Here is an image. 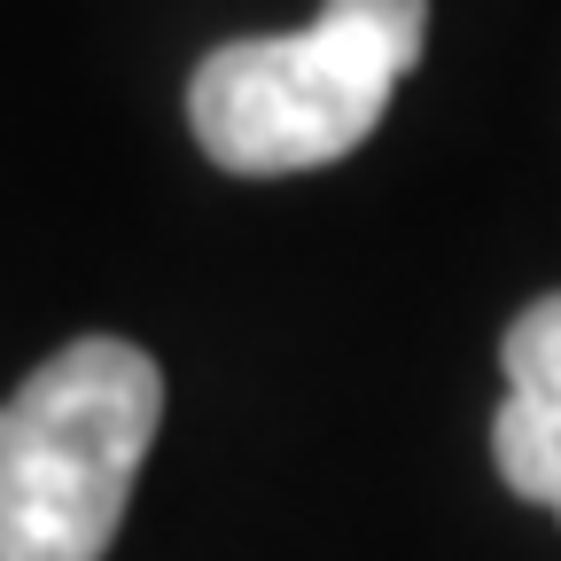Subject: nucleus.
Returning a JSON list of instances; mask_svg holds the SVG:
<instances>
[{"label": "nucleus", "instance_id": "1", "mask_svg": "<svg viewBox=\"0 0 561 561\" xmlns=\"http://www.w3.org/2000/svg\"><path fill=\"white\" fill-rule=\"evenodd\" d=\"M421 39L430 0H320L305 32L210 47L187 87V125L234 180L320 172L382 125Z\"/></svg>", "mask_w": 561, "mask_h": 561}, {"label": "nucleus", "instance_id": "2", "mask_svg": "<svg viewBox=\"0 0 561 561\" xmlns=\"http://www.w3.org/2000/svg\"><path fill=\"white\" fill-rule=\"evenodd\" d=\"M164 421V375L117 335H79L0 405V561H102Z\"/></svg>", "mask_w": 561, "mask_h": 561}, {"label": "nucleus", "instance_id": "3", "mask_svg": "<svg viewBox=\"0 0 561 561\" xmlns=\"http://www.w3.org/2000/svg\"><path fill=\"white\" fill-rule=\"evenodd\" d=\"M507 405L491 421V460L507 491L561 523V297H538L507 328Z\"/></svg>", "mask_w": 561, "mask_h": 561}]
</instances>
